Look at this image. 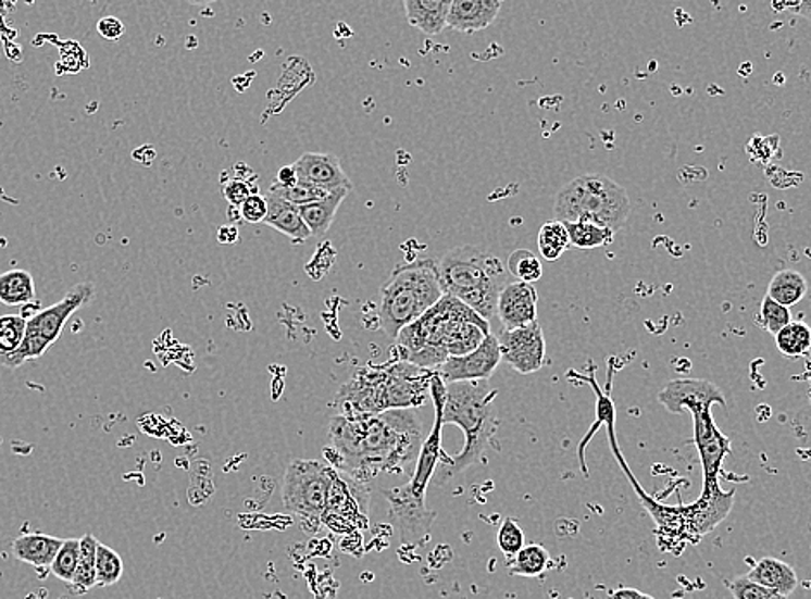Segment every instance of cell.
I'll use <instances>...</instances> for the list:
<instances>
[{"label": "cell", "mask_w": 811, "mask_h": 599, "mask_svg": "<svg viewBox=\"0 0 811 599\" xmlns=\"http://www.w3.org/2000/svg\"><path fill=\"white\" fill-rule=\"evenodd\" d=\"M778 351L787 358H801L811 351V328L804 322H790L775 336Z\"/></svg>", "instance_id": "31"}, {"label": "cell", "mask_w": 811, "mask_h": 599, "mask_svg": "<svg viewBox=\"0 0 811 599\" xmlns=\"http://www.w3.org/2000/svg\"><path fill=\"white\" fill-rule=\"evenodd\" d=\"M93 298H96V287L84 282L67 290L66 296L58 304L38 311L34 314V319H29L26 323L25 339L20 349L9 357L0 358V365L11 370L20 369L25 365L26 361L43 357L47 349L59 339L73 313L82 307H87Z\"/></svg>", "instance_id": "9"}, {"label": "cell", "mask_w": 811, "mask_h": 599, "mask_svg": "<svg viewBox=\"0 0 811 599\" xmlns=\"http://www.w3.org/2000/svg\"><path fill=\"white\" fill-rule=\"evenodd\" d=\"M266 201H269V214H266L264 223L269 227L275 228L285 237H289L292 242H305L310 237H313L310 228L305 227L299 208L285 202L284 199L276 198L275 194L272 192L266 196Z\"/></svg>", "instance_id": "23"}, {"label": "cell", "mask_w": 811, "mask_h": 599, "mask_svg": "<svg viewBox=\"0 0 811 599\" xmlns=\"http://www.w3.org/2000/svg\"><path fill=\"white\" fill-rule=\"evenodd\" d=\"M569 232L570 246L577 249L604 248L615 240V232L599 227L595 223L573 222L563 223Z\"/></svg>", "instance_id": "29"}, {"label": "cell", "mask_w": 811, "mask_h": 599, "mask_svg": "<svg viewBox=\"0 0 811 599\" xmlns=\"http://www.w3.org/2000/svg\"><path fill=\"white\" fill-rule=\"evenodd\" d=\"M498 546L508 558H514L525 548V534L519 522L513 519L502 520L498 531Z\"/></svg>", "instance_id": "40"}, {"label": "cell", "mask_w": 811, "mask_h": 599, "mask_svg": "<svg viewBox=\"0 0 811 599\" xmlns=\"http://www.w3.org/2000/svg\"><path fill=\"white\" fill-rule=\"evenodd\" d=\"M496 339L501 348L502 361L522 375L539 372L546 365V340L539 323L501 330Z\"/></svg>", "instance_id": "13"}, {"label": "cell", "mask_w": 811, "mask_h": 599, "mask_svg": "<svg viewBox=\"0 0 811 599\" xmlns=\"http://www.w3.org/2000/svg\"><path fill=\"white\" fill-rule=\"evenodd\" d=\"M444 294L472 308L489 322L498 313V301L510 284L508 270L492 252L460 246L437 260Z\"/></svg>", "instance_id": "5"}, {"label": "cell", "mask_w": 811, "mask_h": 599, "mask_svg": "<svg viewBox=\"0 0 811 599\" xmlns=\"http://www.w3.org/2000/svg\"><path fill=\"white\" fill-rule=\"evenodd\" d=\"M627 190L610 176L589 173L563 185L554 201V220L561 223L589 222L611 232L622 230L631 216Z\"/></svg>", "instance_id": "7"}, {"label": "cell", "mask_w": 811, "mask_h": 599, "mask_svg": "<svg viewBox=\"0 0 811 599\" xmlns=\"http://www.w3.org/2000/svg\"><path fill=\"white\" fill-rule=\"evenodd\" d=\"M758 322H760L761 327L765 328L766 332L777 336L778 332L783 330L784 327H787V325L793 322V316H790L789 308L781 307V304L775 302L774 299H770L769 296H765L763 301H761Z\"/></svg>", "instance_id": "39"}, {"label": "cell", "mask_w": 811, "mask_h": 599, "mask_svg": "<svg viewBox=\"0 0 811 599\" xmlns=\"http://www.w3.org/2000/svg\"><path fill=\"white\" fill-rule=\"evenodd\" d=\"M97 586L109 587L120 583L125 565L120 554L109 546L99 542L96 558Z\"/></svg>", "instance_id": "33"}, {"label": "cell", "mask_w": 811, "mask_h": 599, "mask_svg": "<svg viewBox=\"0 0 811 599\" xmlns=\"http://www.w3.org/2000/svg\"><path fill=\"white\" fill-rule=\"evenodd\" d=\"M808 292L807 278L795 270L777 272L769 284L766 296L774 299L781 307L790 308L803 301Z\"/></svg>", "instance_id": "26"}, {"label": "cell", "mask_w": 811, "mask_h": 599, "mask_svg": "<svg viewBox=\"0 0 811 599\" xmlns=\"http://www.w3.org/2000/svg\"><path fill=\"white\" fill-rule=\"evenodd\" d=\"M658 401L674 415H681L684 411H689L693 415L696 411L710 410L713 404L727 407L722 390L715 384L701 378H677L669 382L658 395Z\"/></svg>", "instance_id": "15"}, {"label": "cell", "mask_w": 811, "mask_h": 599, "mask_svg": "<svg viewBox=\"0 0 811 599\" xmlns=\"http://www.w3.org/2000/svg\"><path fill=\"white\" fill-rule=\"evenodd\" d=\"M97 32L104 37L105 40H117L125 34V26L123 23L114 16L102 17L101 22L97 23Z\"/></svg>", "instance_id": "44"}, {"label": "cell", "mask_w": 811, "mask_h": 599, "mask_svg": "<svg viewBox=\"0 0 811 599\" xmlns=\"http://www.w3.org/2000/svg\"><path fill=\"white\" fill-rule=\"evenodd\" d=\"M252 194H258V190L252 189V185L244 180L242 176H235L223 187V196L234 208H240Z\"/></svg>", "instance_id": "42"}, {"label": "cell", "mask_w": 811, "mask_h": 599, "mask_svg": "<svg viewBox=\"0 0 811 599\" xmlns=\"http://www.w3.org/2000/svg\"><path fill=\"white\" fill-rule=\"evenodd\" d=\"M537 246L544 260L557 261L558 258L563 257V252L570 248V237L565 225L558 220L544 223L537 237Z\"/></svg>", "instance_id": "32"}, {"label": "cell", "mask_w": 811, "mask_h": 599, "mask_svg": "<svg viewBox=\"0 0 811 599\" xmlns=\"http://www.w3.org/2000/svg\"><path fill=\"white\" fill-rule=\"evenodd\" d=\"M26 323L23 314H2L0 316V358L9 357L20 349L25 339Z\"/></svg>", "instance_id": "34"}, {"label": "cell", "mask_w": 811, "mask_h": 599, "mask_svg": "<svg viewBox=\"0 0 811 599\" xmlns=\"http://www.w3.org/2000/svg\"><path fill=\"white\" fill-rule=\"evenodd\" d=\"M64 539L49 536V534L32 533L14 539L11 549H13V557L20 562L28 563L37 571H51L52 562L58 557Z\"/></svg>", "instance_id": "20"}, {"label": "cell", "mask_w": 811, "mask_h": 599, "mask_svg": "<svg viewBox=\"0 0 811 599\" xmlns=\"http://www.w3.org/2000/svg\"><path fill=\"white\" fill-rule=\"evenodd\" d=\"M292 166L298 173L299 180L326 190V192L352 190L351 180L344 173L337 155L325 154V152H305Z\"/></svg>", "instance_id": "17"}, {"label": "cell", "mask_w": 811, "mask_h": 599, "mask_svg": "<svg viewBox=\"0 0 811 599\" xmlns=\"http://www.w3.org/2000/svg\"><path fill=\"white\" fill-rule=\"evenodd\" d=\"M611 373H613V370H610L608 390L607 392H602L601 387H599L598 382H596L595 369H592V372L589 373V377H586V375H581V373L577 372H569L570 377H578L582 378V380L584 382H589L590 387H592V390H595L596 398H598V401H596V419L598 420H596V424L592 425V428L587 432L586 436H584V439L581 440V445H578V460H581L582 472H584V474L586 475V448L587 445H589V440L592 439V436H595L596 432L599 430V427H601V425H607V427H610V425H615V404H613V401H611L610 398Z\"/></svg>", "instance_id": "24"}, {"label": "cell", "mask_w": 811, "mask_h": 599, "mask_svg": "<svg viewBox=\"0 0 811 599\" xmlns=\"http://www.w3.org/2000/svg\"><path fill=\"white\" fill-rule=\"evenodd\" d=\"M437 260L422 258L413 263L399 264L390 280L382 287L378 319L390 339L416 322L444 298Z\"/></svg>", "instance_id": "6"}, {"label": "cell", "mask_w": 811, "mask_h": 599, "mask_svg": "<svg viewBox=\"0 0 811 599\" xmlns=\"http://www.w3.org/2000/svg\"><path fill=\"white\" fill-rule=\"evenodd\" d=\"M778 8L786 9V11L795 14V16L803 17V20L811 22V2H784L781 5L774 4V9Z\"/></svg>", "instance_id": "45"}, {"label": "cell", "mask_w": 811, "mask_h": 599, "mask_svg": "<svg viewBox=\"0 0 811 599\" xmlns=\"http://www.w3.org/2000/svg\"><path fill=\"white\" fill-rule=\"evenodd\" d=\"M97 545H99V541L92 534H85L80 539V560H78L73 583L70 584L75 595H87L90 589L97 586Z\"/></svg>", "instance_id": "28"}, {"label": "cell", "mask_w": 811, "mask_h": 599, "mask_svg": "<svg viewBox=\"0 0 811 599\" xmlns=\"http://www.w3.org/2000/svg\"><path fill=\"white\" fill-rule=\"evenodd\" d=\"M270 192L275 194L276 198L284 199L285 202L296 205V208L322 201V199L328 198L332 194L301 180L294 185V187H280V185L273 184L270 187Z\"/></svg>", "instance_id": "36"}, {"label": "cell", "mask_w": 811, "mask_h": 599, "mask_svg": "<svg viewBox=\"0 0 811 599\" xmlns=\"http://www.w3.org/2000/svg\"><path fill=\"white\" fill-rule=\"evenodd\" d=\"M80 560V539H64L63 546L59 549L58 557L51 565V574L55 575L59 581L72 584L76 574V566Z\"/></svg>", "instance_id": "35"}, {"label": "cell", "mask_w": 811, "mask_h": 599, "mask_svg": "<svg viewBox=\"0 0 811 599\" xmlns=\"http://www.w3.org/2000/svg\"><path fill=\"white\" fill-rule=\"evenodd\" d=\"M498 395V389H490L486 380L448 384L442 422L444 425H458L463 430L464 446L454 457L444 454L435 470V484L448 483L482 460L499 428Z\"/></svg>", "instance_id": "4"}, {"label": "cell", "mask_w": 811, "mask_h": 599, "mask_svg": "<svg viewBox=\"0 0 811 599\" xmlns=\"http://www.w3.org/2000/svg\"><path fill=\"white\" fill-rule=\"evenodd\" d=\"M384 496L389 501L390 515L401 531L402 545L420 546L427 541L437 513L428 510L425 499L414 496L408 484L384 489Z\"/></svg>", "instance_id": "12"}, {"label": "cell", "mask_w": 811, "mask_h": 599, "mask_svg": "<svg viewBox=\"0 0 811 599\" xmlns=\"http://www.w3.org/2000/svg\"><path fill=\"white\" fill-rule=\"evenodd\" d=\"M727 587L734 599H787L786 596L770 591L766 587L749 581L746 575L745 577L734 578L727 584Z\"/></svg>", "instance_id": "41"}, {"label": "cell", "mask_w": 811, "mask_h": 599, "mask_svg": "<svg viewBox=\"0 0 811 599\" xmlns=\"http://www.w3.org/2000/svg\"><path fill=\"white\" fill-rule=\"evenodd\" d=\"M240 216L247 223H264L269 214V201L261 194H252L239 208Z\"/></svg>", "instance_id": "43"}, {"label": "cell", "mask_w": 811, "mask_h": 599, "mask_svg": "<svg viewBox=\"0 0 811 599\" xmlns=\"http://www.w3.org/2000/svg\"><path fill=\"white\" fill-rule=\"evenodd\" d=\"M425 428L414 410L380 415H335L323 449L326 461L355 483L369 486L380 474H402L419 460Z\"/></svg>", "instance_id": "1"}, {"label": "cell", "mask_w": 811, "mask_h": 599, "mask_svg": "<svg viewBox=\"0 0 811 599\" xmlns=\"http://www.w3.org/2000/svg\"><path fill=\"white\" fill-rule=\"evenodd\" d=\"M217 240L222 244H234L239 240V228L235 225H225L217 230Z\"/></svg>", "instance_id": "47"}, {"label": "cell", "mask_w": 811, "mask_h": 599, "mask_svg": "<svg viewBox=\"0 0 811 599\" xmlns=\"http://www.w3.org/2000/svg\"><path fill=\"white\" fill-rule=\"evenodd\" d=\"M548 549L540 545H527L513 560L508 562L511 574L522 577H539L549 566Z\"/></svg>", "instance_id": "30"}, {"label": "cell", "mask_w": 811, "mask_h": 599, "mask_svg": "<svg viewBox=\"0 0 811 599\" xmlns=\"http://www.w3.org/2000/svg\"><path fill=\"white\" fill-rule=\"evenodd\" d=\"M695 422V442L698 448L701 465H703V490L701 492H713L719 490V475L722 472V463L731 453V439L725 437L716 427L711 410H701L693 413Z\"/></svg>", "instance_id": "14"}, {"label": "cell", "mask_w": 811, "mask_h": 599, "mask_svg": "<svg viewBox=\"0 0 811 599\" xmlns=\"http://www.w3.org/2000/svg\"><path fill=\"white\" fill-rule=\"evenodd\" d=\"M501 8L499 0H452L448 28L461 34L482 32L496 22Z\"/></svg>", "instance_id": "19"}, {"label": "cell", "mask_w": 811, "mask_h": 599, "mask_svg": "<svg viewBox=\"0 0 811 599\" xmlns=\"http://www.w3.org/2000/svg\"><path fill=\"white\" fill-rule=\"evenodd\" d=\"M406 20L425 35H439L448 26L451 0H404Z\"/></svg>", "instance_id": "22"}, {"label": "cell", "mask_w": 811, "mask_h": 599, "mask_svg": "<svg viewBox=\"0 0 811 599\" xmlns=\"http://www.w3.org/2000/svg\"><path fill=\"white\" fill-rule=\"evenodd\" d=\"M640 599H654V598H652V596H649V595H642V598Z\"/></svg>", "instance_id": "49"}, {"label": "cell", "mask_w": 811, "mask_h": 599, "mask_svg": "<svg viewBox=\"0 0 811 599\" xmlns=\"http://www.w3.org/2000/svg\"><path fill=\"white\" fill-rule=\"evenodd\" d=\"M35 301L34 278L25 270H11L0 275V302L5 307H22Z\"/></svg>", "instance_id": "27"}, {"label": "cell", "mask_w": 811, "mask_h": 599, "mask_svg": "<svg viewBox=\"0 0 811 599\" xmlns=\"http://www.w3.org/2000/svg\"><path fill=\"white\" fill-rule=\"evenodd\" d=\"M537 296L536 287L523 282H510L498 301V316L504 330L527 327L537 322Z\"/></svg>", "instance_id": "18"}, {"label": "cell", "mask_w": 811, "mask_h": 599, "mask_svg": "<svg viewBox=\"0 0 811 599\" xmlns=\"http://www.w3.org/2000/svg\"><path fill=\"white\" fill-rule=\"evenodd\" d=\"M501 348L496 337L490 334L475 351L464 357L449 358L435 370L446 384L454 382H489L501 363Z\"/></svg>", "instance_id": "16"}, {"label": "cell", "mask_w": 811, "mask_h": 599, "mask_svg": "<svg viewBox=\"0 0 811 599\" xmlns=\"http://www.w3.org/2000/svg\"><path fill=\"white\" fill-rule=\"evenodd\" d=\"M508 263H510L508 264L510 273L513 277H516V282H523V284H531L532 286L534 282L540 280V277H542V263L527 249L514 251Z\"/></svg>", "instance_id": "37"}, {"label": "cell", "mask_w": 811, "mask_h": 599, "mask_svg": "<svg viewBox=\"0 0 811 599\" xmlns=\"http://www.w3.org/2000/svg\"><path fill=\"white\" fill-rule=\"evenodd\" d=\"M369 486L332 470L330 487L322 524L335 533H349L369 525Z\"/></svg>", "instance_id": "10"}, {"label": "cell", "mask_w": 811, "mask_h": 599, "mask_svg": "<svg viewBox=\"0 0 811 599\" xmlns=\"http://www.w3.org/2000/svg\"><path fill=\"white\" fill-rule=\"evenodd\" d=\"M642 592L637 591L634 587H620L615 591L610 592V599H640Z\"/></svg>", "instance_id": "48"}, {"label": "cell", "mask_w": 811, "mask_h": 599, "mask_svg": "<svg viewBox=\"0 0 811 599\" xmlns=\"http://www.w3.org/2000/svg\"><path fill=\"white\" fill-rule=\"evenodd\" d=\"M746 577L760 584V586L766 587L770 591L786 596V598H789L796 591L799 583L798 575L793 571V566L787 565L778 558L772 557L761 558L760 562H754L753 569L748 572Z\"/></svg>", "instance_id": "21"}, {"label": "cell", "mask_w": 811, "mask_h": 599, "mask_svg": "<svg viewBox=\"0 0 811 599\" xmlns=\"http://www.w3.org/2000/svg\"><path fill=\"white\" fill-rule=\"evenodd\" d=\"M351 190H335L328 198L322 201L311 202V204L301 205L299 213L304 220L305 227L310 228L313 237H322L328 232L334 223L335 214L339 211L344 199L348 198Z\"/></svg>", "instance_id": "25"}, {"label": "cell", "mask_w": 811, "mask_h": 599, "mask_svg": "<svg viewBox=\"0 0 811 599\" xmlns=\"http://www.w3.org/2000/svg\"><path fill=\"white\" fill-rule=\"evenodd\" d=\"M790 428L798 440V453L811 463V389L808 390V401L793 415Z\"/></svg>", "instance_id": "38"}, {"label": "cell", "mask_w": 811, "mask_h": 599, "mask_svg": "<svg viewBox=\"0 0 811 599\" xmlns=\"http://www.w3.org/2000/svg\"><path fill=\"white\" fill-rule=\"evenodd\" d=\"M431 398L434 401L435 408L434 427H432L431 434H428L427 439L423 442L413 475H411L410 483H408L411 492L422 499H425L428 484L434 478L435 470H437L444 457L442 415L444 407H446V398H448V384L439 377V373L435 372V370L431 380Z\"/></svg>", "instance_id": "11"}, {"label": "cell", "mask_w": 811, "mask_h": 599, "mask_svg": "<svg viewBox=\"0 0 811 599\" xmlns=\"http://www.w3.org/2000/svg\"><path fill=\"white\" fill-rule=\"evenodd\" d=\"M487 336H490L487 320L458 299L444 296L427 313L399 332L394 357L420 369L437 370L449 358L475 351Z\"/></svg>", "instance_id": "2"}, {"label": "cell", "mask_w": 811, "mask_h": 599, "mask_svg": "<svg viewBox=\"0 0 811 599\" xmlns=\"http://www.w3.org/2000/svg\"><path fill=\"white\" fill-rule=\"evenodd\" d=\"M332 466L322 461L294 460L285 470L282 501L305 533L314 534L322 524L330 487Z\"/></svg>", "instance_id": "8"}, {"label": "cell", "mask_w": 811, "mask_h": 599, "mask_svg": "<svg viewBox=\"0 0 811 599\" xmlns=\"http://www.w3.org/2000/svg\"><path fill=\"white\" fill-rule=\"evenodd\" d=\"M434 370L408 361L361 369L335 395L337 415H380L390 410H416L431 398Z\"/></svg>", "instance_id": "3"}, {"label": "cell", "mask_w": 811, "mask_h": 599, "mask_svg": "<svg viewBox=\"0 0 811 599\" xmlns=\"http://www.w3.org/2000/svg\"><path fill=\"white\" fill-rule=\"evenodd\" d=\"M298 182V173L294 170L292 164H289V166H282V169L278 170V173H276L275 184L280 185V187H294Z\"/></svg>", "instance_id": "46"}]
</instances>
